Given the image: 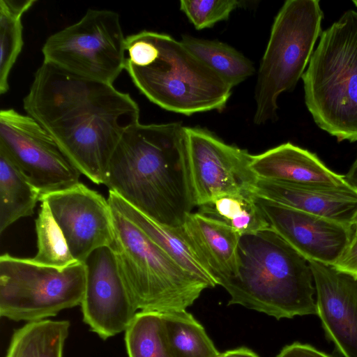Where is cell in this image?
<instances>
[{
	"mask_svg": "<svg viewBox=\"0 0 357 357\" xmlns=\"http://www.w3.org/2000/svg\"><path fill=\"white\" fill-rule=\"evenodd\" d=\"M23 107L81 174L98 185L105 184L123 133L139 123V106L128 93L45 61L34 75Z\"/></svg>",
	"mask_w": 357,
	"mask_h": 357,
	"instance_id": "cell-1",
	"label": "cell"
},
{
	"mask_svg": "<svg viewBox=\"0 0 357 357\" xmlns=\"http://www.w3.org/2000/svg\"><path fill=\"white\" fill-rule=\"evenodd\" d=\"M104 185L157 222L181 227L195 207L185 126L138 123L128 128L112 156Z\"/></svg>",
	"mask_w": 357,
	"mask_h": 357,
	"instance_id": "cell-2",
	"label": "cell"
},
{
	"mask_svg": "<svg viewBox=\"0 0 357 357\" xmlns=\"http://www.w3.org/2000/svg\"><path fill=\"white\" fill-rule=\"evenodd\" d=\"M125 70L151 102L186 116L222 111L233 89L181 41L155 31L126 37Z\"/></svg>",
	"mask_w": 357,
	"mask_h": 357,
	"instance_id": "cell-3",
	"label": "cell"
},
{
	"mask_svg": "<svg viewBox=\"0 0 357 357\" xmlns=\"http://www.w3.org/2000/svg\"><path fill=\"white\" fill-rule=\"evenodd\" d=\"M238 273L219 283L228 305H240L277 319L317 314L308 261L271 228L242 236Z\"/></svg>",
	"mask_w": 357,
	"mask_h": 357,
	"instance_id": "cell-4",
	"label": "cell"
},
{
	"mask_svg": "<svg viewBox=\"0 0 357 357\" xmlns=\"http://www.w3.org/2000/svg\"><path fill=\"white\" fill-rule=\"evenodd\" d=\"M316 124L338 142L357 141V11L326 29L302 76Z\"/></svg>",
	"mask_w": 357,
	"mask_h": 357,
	"instance_id": "cell-5",
	"label": "cell"
},
{
	"mask_svg": "<svg viewBox=\"0 0 357 357\" xmlns=\"http://www.w3.org/2000/svg\"><path fill=\"white\" fill-rule=\"evenodd\" d=\"M114 252L123 281L141 311L183 310L211 286L181 267L135 224L111 207Z\"/></svg>",
	"mask_w": 357,
	"mask_h": 357,
	"instance_id": "cell-6",
	"label": "cell"
},
{
	"mask_svg": "<svg viewBox=\"0 0 357 357\" xmlns=\"http://www.w3.org/2000/svg\"><path fill=\"white\" fill-rule=\"evenodd\" d=\"M323 17L317 0H287L280 9L258 70L255 124L274 120L279 96L293 90L302 77L321 33Z\"/></svg>",
	"mask_w": 357,
	"mask_h": 357,
	"instance_id": "cell-7",
	"label": "cell"
},
{
	"mask_svg": "<svg viewBox=\"0 0 357 357\" xmlns=\"http://www.w3.org/2000/svg\"><path fill=\"white\" fill-rule=\"evenodd\" d=\"M86 280L84 263L57 268L4 253L0 257V315L38 321L81 305Z\"/></svg>",
	"mask_w": 357,
	"mask_h": 357,
	"instance_id": "cell-8",
	"label": "cell"
},
{
	"mask_svg": "<svg viewBox=\"0 0 357 357\" xmlns=\"http://www.w3.org/2000/svg\"><path fill=\"white\" fill-rule=\"evenodd\" d=\"M43 61L74 75L113 84L125 69L126 37L119 15L89 9L77 22L50 36Z\"/></svg>",
	"mask_w": 357,
	"mask_h": 357,
	"instance_id": "cell-9",
	"label": "cell"
},
{
	"mask_svg": "<svg viewBox=\"0 0 357 357\" xmlns=\"http://www.w3.org/2000/svg\"><path fill=\"white\" fill-rule=\"evenodd\" d=\"M0 148L41 195L79 183L81 172L33 118L13 108L0 111Z\"/></svg>",
	"mask_w": 357,
	"mask_h": 357,
	"instance_id": "cell-10",
	"label": "cell"
},
{
	"mask_svg": "<svg viewBox=\"0 0 357 357\" xmlns=\"http://www.w3.org/2000/svg\"><path fill=\"white\" fill-rule=\"evenodd\" d=\"M187 169L195 206L222 195L253 190L257 177L250 168L252 155L210 131L185 127Z\"/></svg>",
	"mask_w": 357,
	"mask_h": 357,
	"instance_id": "cell-11",
	"label": "cell"
},
{
	"mask_svg": "<svg viewBox=\"0 0 357 357\" xmlns=\"http://www.w3.org/2000/svg\"><path fill=\"white\" fill-rule=\"evenodd\" d=\"M74 259L81 263L96 249L110 247L114 230L107 199L82 183L43 195Z\"/></svg>",
	"mask_w": 357,
	"mask_h": 357,
	"instance_id": "cell-12",
	"label": "cell"
},
{
	"mask_svg": "<svg viewBox=\"0 0 357 357\" xmlns=\"http://www.w3.org/2000/svg\"><path fill=\"white\" fill-rule=\"evenodd\" d=\"M86 287L81 303L84 322L102 340L126 330L136 307L109 247L94 250L84 262Z\"/></svg>",
	"mask_w": 357,
	"mask_h": 357,
	"instance_id": "cell-13",
	"label": "cell"
},
{
	"mask_svg": "<svg viewBox=\"0 0 357 357\" xmlns=\"http://www.w3.org/2000/svg\"><path fill=\"white\" fill-rule=\"evenodd\" d=\"M257 198L271 228L307 261L333 266L354 234L351 225Z\"/></svg>",
	"mask_w": 357,
	"mask_h": 357,
	"instance_id": "cell-14",
	"label": "cell"
},
{
	"mask_svg": "<svg viewBox=\"0 0 357 357\" xmlns=\"http://www.w3.org/2000/svg\"><path fill=\"white\" fill-rule=\"evenodd\" d=\"M308 262L326 337L342 356L357 357V280L333 266Z\"/></svg>",
	"mask_w": 357,
	"mask_h": 357,
	"instance_id": "cell-15",
	"label": "cell"
},
{
	"mask_svg": "<svg viewBox=\"0 0 357 357\" xmlns=\"http://www.w3.org/2000/svg\"><path fill=\"white\" fill-rule=\"evenodd\" d=\"M250 168L258 179L347 189L344 176L328 169L315 153L290 142L252 155Z\"/></svg>",
	"mask_w": 357,
	"mask_h": 357,
	"instance_id": "cell-16",
	"label": "cell"
},
{
	"mask_svg": "<svg viewBox=\"0 0 357 357\" xmlns=\"http://www.w3.org/2000/svg\"><path fill=\"white\" fill-rule=\"evenodd\" d=\"M256 196L294 209L351 225L357 211V190L257 179Z\"/></svg>",
	"mask_w": 357,
	"mask_h": 357,
	"instance_id": "cell-17",
	"label": "cell"
},
{
	"mask_svg": "<svg viewBox=\"0 0 357 357\" xmlns=\"http://www.w3.org/2000/svg\"><path fill=\"white\" fill-rule=\"evenodd\" d=\"M183 234L213 275L217 284L236 275L240 268L241 235L227 225L199 212L191 213Z\"/></svg>",
	"mask_w": 357,
	"mask_h": 357,
	"instance_id": "cell-18",
	"label": "cell"
},
{
	"mask_svg": "<svg viewBox=\"0 0 357 357\" xmlns=\"http://www.w3.org/2000/svg\"><path fill=\"white\" fill-rule=\"evenodd\" d=\"M108 202L139 228L181 267L206 282L211 287L217 282L208 267L184 236L181 227H172L157 222L109 190Z\"/></svg>",
	"mask_w": 357,
	"mask_h": 357,
	"instance_id": "cell-19",
	"label": "cell"
},
{
	"mask_svg": "<svg viewBox=\"0 0 357 357\" xmlns=\"http://www.w3.org/2000/svg\"><path fill=\"white\" fill-rule=\"evenodd\" d=\"M40 192L5 150L0 148V233L33 214Z\"/></svg>",
	"mask_w": 357,
	"mask_h": 357,
	"instance_id": "cell-20",
	"label": "cell"
},
{
	"mask_svg": "<svg viewBox=\"0 0 357 357\" xmlns=\"http://www.w3.org/2000/svg\"><path fill=\"white\" fill-rule=\"evenodd\" d=\"M198 208L200 213L227 225L241 236L271 229L253 190L222 195Z\"/></svg>",
	"mask_w": 357,
	"mask_h": 357,
	"instance_id": "cell-21",
	"label": "cell"
},
{
	"mask_svg": "<svg viewBox=\"0 0 357 357\" xmlns=\"http://www.w3.org/2000/svg\"><path fill=\"white\" fill-rule=\"evenodd\" d=\"M70 325L66 320L28 322L13 333L5 357H63Z\"/></svg>",
	"mask_w": 357,
	"mask_h": 357,
	"instance_id": "cell-22",
	"label": "cell"
},
{
	"mask_svg": "<svg viewBox=\"0 0 357 357\" xmlns=\"http://www.w3.org/2000/svg\"><path fill=\"white\" fill-rule=\"evenodd\" d=\"M181 43L232 88L252 76V62L231 46L218 41L182 36Z\"/></svg>",
	"mask_w": 357,
	"mask_h": 357,
	"instance_id": "cell-23",
	"label": "cell"
},
{
	"mask_svg": "<svg viewBox=\"0 0 357 357\" xmlns=\"http://www.w3.org/2000/svg\"><path fill=\"white\" fill-rule=\"evenodd\" d=\"M172 357H218L220 353L203 326L183 310L161 313Z\"/></svg>",
	"mask_w": 357,
	"mask_h": 357,
	"instance_id": "cell-24",
	"label": "cell"
},
{
	"mask_svg": "<svg viewBox=\"0 0 357 357\" xmlns=\"http://www.w3.org/2000/svg\"><path fill=\"white\" fill-rule=\"evenodd\" d=\"M36 0L0 1V94L9 90L8 78L24 45L23 15Z\"/></svg>",
	"mask_w": 357,
	"mask_h": 357,
	"instance_id": "cell-25",
	"label": "cell"
},
{
	"mask_svg": "<svg viewBox=\"0 0 357 357\" xmlns=\"http://www.w3.org/2000/svg\"><path fill=\"white\" fill-rule=\"evenodd\" d=\"M125 332L128 357H172L161 313L137 312Z\"/></svg>",
	"mask_w": 357,
	"mask_h": 357,
	"instance_id": "cell-26",
	"label": "cell"
},
{
	"mask_svg": "<svg viewBox=\"0 0 357 357\" xmlns=\"http://www.w3.org/2000/svg\"><path fill=\"white\" fill-rule=\"evenodd\" d=\"M40 202V211L35 220L38 251L33 259L57 268H65L78 262L71 255L47 203L44 200Z\"/></svg>",
	"mask_w": 357,
	"mask_h": 357,
	"instance_id": "cell-27",
	"label": "cell"
},
{
	"mask_svg": "<svg viewBox=\"0 0 357 357\" xmlns=\"http://www.w3.org/2000/svg\"><path fill=\"white\" fill-rule=\"evenodd\" d=\"M243 3L237 0H181L180 10L197 30H202L227 20Z\"/></svg>",
	"mask_w": 357,
	"mask_h": 357,
	"instance_id": "cell-28",
	"label": "cell"
},
{
	"mask_svg": "<svg viewBox=\"0 0 357 357\" xmlns=\"http://www.w3.org/2000/svg\"><path fill=\"white\" fill-rule=\"evenodd\" d=\"M336 270L357 280V234H354L344 252L333 266Z\"/></svg>",
	"mask_w": 357,
	"mask_h": 357,
	"instance_id": "cell-29",
	"label": "cell"
},
{
	"mask_svg": "<svg viewBox=\"0 0 357 357\" xmlns=\"http://www.w3.org/2000/svg\"><path fill=\"white\" fill-rule=\"evenodd\" d=\"M275 357H332L315 347L300 342L285 346Z\"/></svg>",
	"mask_w": 357,
	"mask_h": 357,
	"instance_id": "cell-30",
	"label": "cell"
},
{
	"mask_svg": "<svg viewBox=\"0 0 357 357\" xmlns=\"http://www.w3.org/2000/svg\"><path fill=\"white\" fill-rule=\"evenodd\" d=\"M344 178L351 187L357 190V157L344 175Z\"/></svg>",
	"mask_w": 357,
	"mask_h": 357,
	"instance_id": "cell-31",
	"label": "cell"
},
{
	"mask_svg": "<svg viewBox=\"0 0 357 357\" xmlns=\"http://www.w3.org/2000/svg\"><path fill=\"white\" fill-rule=\"evenodd\" d=\"M226 357H259L255 352L247 348H238L225 351Z\"/></svg>",
	"mask_w": 357,
	"mask_h": 357,
	"instance_id": "cell-32",
	"label": "cell"
},
{
	"mask_svg": "<svg viewBox=\"0 0 357 357\" xmlns=\"http://www.w3.org/2000/svg\"><path fill=\"white\" fill-rule=\"evenodd\" d=\"M351 226L354 229V232L357 234V211L352 220Z\"/></svg>",
	"mask_w": 357,
	"mask_h": 357,
	"instance_id": "cell-33",
	"label": "cell"
},
{
	"mask_svg": "<svg viewBox=\"0 0 357 357\" xmlns=\"http://www.w3.org/2000/svg\"><path fill=\"white\" fill-rule=\"evenodd\" d=\"M218 357H226L225 351L221 353Z\"/></svg>",
	"mask_w": 357,
	"mask_h": 357,
	"instance_id": "cell-34",
	"label": "cell"
},
{
	"mask_svg": "<svg viewBox=\"0 0 357 357\" xmlns=\"http://www.w3.org/2000/svg\"><path fill=\"white\" fill-rule=\"evenodd\" d=\"M353 3H354V5L357 7V0L356 1H353Z\"/></svg>",
	"mask_w": 357,
	"mask_h": 357,
	"instance_id": "cell-35",
	"label": "cell"
}]
</instances>
